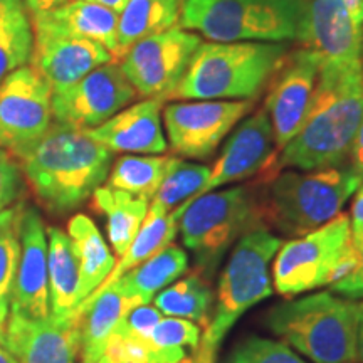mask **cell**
<instances>
[{
  "label": "cell",
  "mask_w": 363,
  "mask_h": 363,
  "mask_svg": "<svg viewBox=\"0 0 363 363\" xmlns=\"http://www.w3.org/2000/svg\"><path fill=\"white\" fill-rule=\"evenodd\" d=\"M363 121V61L321 62L301 128L281 150L271 177L286 169H331L348 160Z\"/></svg>",
  "instance_id": "6da1fadb"
},
{
  "label": "cell",
  "mask_w": 363,
  "mask_h": 363,
  "mask_svg": "<svg viewBox=\"0 0 363 363\" xmlns=\"http://www.w3.org/2000/svg\"><path fill=\"white\" fill-rule=\"evenodd\" d=\"M35 201L49 214L76 211L101 187L113 153L84 131L51 123L34 142L11 152Z\"/></svg>",
  "instance_id": "7a4b0ae2"
},
{
  "label": "cell",
  "mask_w": 363,
  "mask_h": 363,
  "mask_svg": "<svg viewBox=\"0 0 363 363\" xmlns=\"http://www.w3.org/2000/svg\"><path fill=\"white\" fill-rule=\"evenodd\" d=\"M363 179L348 167L310 172L281 170L262 182L259 214L264 229L289 238L310 234L342 214Z\"/></svg>",
  "instance_id": "3957f363"
},
{
  "label": "cell",
  "mask_w": 363,
  "mask_h": 363,
  "mask_svg": "<svg viewBox=\"0 0 363 363\" xmlns=\"http://www.w3.org/2000/svg\"><path fill=\"white\" fill-rule=\"evenodd\" d=\"M286 54L284 43H202L170 99H254Z\"/></svg>",
  "instance_id": "277c9868"
},
{
  "label": "cell",
  "mask_w": 363,
  "mask_h": 363,
  "mask_svg": "<svg viewBox=\"0 0 363 363\" xmlns=\"http://www.w3.org/2000/svg\"><path fill=\"white\" fill-rule=\"evenodd\" d=\"M271 333L313 363H357V303L323 291L272 306Z\"/></svg>",
  "instance_id": "5b68a950"
},
{
  "label": "cell",
  "mask_w": 363,
  "mask_h": 363,
  "mask_svg": "<svg viewBox=\"0 0 363 363\" xmlns=\"http://www.w3.org/2000/svg\"><path fill=\"white\" fill-rule=\"evenodd\" d=\"M308 0H184L180 24L214 43L299 40Z\"/></svg>",
  "instance_id": "8992f818"
},
{
  "label": "cell",
  "mask_w": 363,
  "mask_h": 363,
  "mask_svg": "<svg viewBox=\"0 0 363 363\" xmlns=\"http://www.w3.org/2000/svg\"><path fill=\"white\" fill-rule=\"evenodd\" d=\"M184 246L194 254L195 271L212 278L235 240L264 229L259 199L247 187L212 190L172 212Z\"/></svg>",
  "instance_id": "52a82bcc"
},
{
  "label": "cell",
  "mask_w": 363,
  "mask_h": 363,
  "mask_svg": "<svg viewBox=\"0 0 363 363\" xmlns=\"http://www.w3.org/2000/svg\"><path fill=\"white\" fill-rule=\"evenodd\" d=\"M283 244L267 229H256L238 240L222 269L211 325L197 350L217 357L222 342L238 320L257 303L272 296L271 262Z\"/></svg>",
  "instance_id": "ba28073f"
},
{
  "label": "cell",
  "mask_w": 363,
  "mask_h": 363,
  "mask_svg": "<svg viewBox=\"0 0 363 363\" xmlns=\"http://www.w3.org/2000/svg\"><path fill=\"white\" fill-rule=\"evenodd\" d=\"M352 246L350 217L340 214L310 234L281 244L274 256V289L286 298L331 284L340 257Z\"/></svg>",
  "instance_id": "9c48e42d"
},
{
  "label": "cell",
  "mask_w": 363,
  "mask_h": 363,
  "mask_svg": "<svg viewBox=\"0 0 363 363\" xmlns=\"http://www.w3.org/2000/svg\"><path fill=\"white\" fill-rule=\"evenodd\" d=\"M201 44L199 34L174 27L135 43L118 65L138 96L167 101Z\"/></svg>",
  "instance_id": "30bf717a"
},
{
  "label": "cell",
  "mask_w": 363,
  "mask_h": 363,
  "mask_svg": "<svg viewBox=\"0 0 363 363\" xmlns=\"http://www.w3.org/2000/svg\"><path fill=\"white\" fill-rule=\"evenodd\" d=\"M138 96L118 62H108L67 88L52 91L54 123L91 130L115 116Z\"/></svg>",
  "instance_id": "8fae6325"
},
{
  "label": "cell",
  "mask_w": 363,
  "mask_h": 363,
  "mask_svg": "<svg viewBox=\"0 0 363 363\" xmlns=\"http://www.w3.org/2000/svg\"><path fill=\"white\" fill-rule=\"evenodd\" d=\"M252 106L254 99L169 104L163 110V120L172 152L180 157L206 160Z\"/></svg>",
  "instance_id": "7c38bea8"
},
{
  "label": "cell",
  "mask_w": 363,
  "mask_h": 363,
  "mask_svg": "<svg viewBox=\"0 0 363 363\" xmlns=\"http://www.w3.org/2000/svg\"><path fill=\"white\" fill-rule=\"evenodd\" d=\"M52 88L33 66L0 83V148L13 150L38 140L52 123Z\"/></svg>",
  "instance_id": "4fadbf2b"
},
{
  "label": "cell",
  "mask_w": 363,
  "mask_h": 363,
  "mask_svg": "<svg viewBox=\"0 0 363 363\" xmlns=\"http://www.w3.org/2000/svg\"><path fill=\"white\" fill-rule=\"evenodd\" d=\"M321 57L303 48L286 54L267 86L264 110L269 116L278 153L301 128L315 93Z\"/></svg>",
  "instance_id": "5bb4252c"
},
{
  "label": "cell",
  "mask_w": 363,
  "mask_h": 363,
  "mask_svg": "<svg viewBox=\"0 0 363 363\" xmlns=\"http://www.w3.org/2000/svg\"><path fill=\"white\" fill-rule=\"evenodd\" d=\"M278 157L274 133L264 108L239 125L234 135L227 140L219 160L211 170L207 184L199 197L212 190L257 177V184L271 179V169Z\"/></svg>",
  "instance_id": "9a60e30c"
},
{
  "label": "cell",
  "mask_w": 363,
  "mask_h": 363,
  "mask_svg": "<svg viewBox=\"0 0 363 363\" xmlns=\"http://www.w3.org/2000/svg\"><path fill=\"white\" fill-rule=\"evenodd\" d=\"M79 315L43 320L11 313L0 330V343L19 363H76L79 357Z\"/></svg>",
  "instance_id": "2e32d148"
},
{
  "label": "cell",
  "mask_w": 363,
  "mask_h": 363,
  "mask_svg": "<svg viewBox=\"0 0 363 363\" xmlns=\"http://www.w3.org/2000/svg\"><path fill=\"white\" fill-rule=\"evenodd\" d=\"M16 315L43 320L49 311L48 238L44 222L34 207H26L21 224V257L11 299Z\"/></svg>",
  "instance_id": "e0dca14e"
},
{
  "label": "cell",
  "mask_w": 363,
  "mask_h": 363,
  "mask_svg": "<svg viewBox=\"0 0 363 363\" xmlns=\"http://www.w3.org/2000/svg\"><path fill=\"white\" fill-rule=\"evenodd\" d=\"M115 62L103 44L67 35L34 33L30 66L51 84L52 91L78 83L96 67Z\"/></svg>",
  "instance_id": "ac0fdd59"
},
{
  "label": "cell",
  "mask_w": 363,
  "mask_h": 363,
  "mask_svg": "<svg viewBox=\"0 0 363 363\" xmlns=\"http://www.w3.org/2000/svg\"><path fill=\"white\" fill-rule=\"evenodd\" d=\"M299 43L321 62L362 61L363 29L338 0H308L306 22Z\"/></svg>",
  "instance_id": "d6986e66"
},
{
  "label": "cell",
  "mask_w": 363,
  "mask_h": 363,
  "mask_svg": "<svg viewBox=\"0 0 363 363\" xmlns=\"http://www.w3.org/2000/svg\"><path fill=\"white\" fill-rule=\"evenodd\" d=\"M162 99L147 98L118 111L96 128L84 130V133L111 153L158 155L167 150L162 130Z\"/></svg>",
  "instance_id": "ffe728a7"
},
{
  "label": "cell",
  "mask_w": 363,
  "mask_h": 363,
  "mask_svg": "<svg viewBox=\"0 0 363 363\" xmlns=\"http://www.w3.org/2000/svg\"><path fill=\"white\" fill-rule=\"evenodd\" d=\"M30 24L34 33L94 40L103 44L113 57H116L118 13L111 9L84 0H67L52 11L30 17Z\"/></svg>",
  "instance_id": "44dd1931"
},
{
  "label": "cell",
  "mask_w": 363,
  "mask_h": 363,
  "mask_svg": "<svg viewBox=\"0 0 363 363\" xmlns=\"http://www.w3.org/2000/svg\"><path fill=\"white\" fill-rule=\"evenodd\" d=\"M140 306L135 298H130L110 284L103 291L91 294L78 306L79 318V360L81 363H98L108 340L115 333L123 318Z\"/></svg>",
  "instance_id": "7402d4cb"
},
{
  "label": "cell",
  "mask_w": 363,
  "mask_h": 363,
  "mask_svg": "<svg viewBox=\"0 0 363 363\" xmlns=\"http://www.w3.org/2000/svg\"><path fill=\"white\" fill-rule=\"evenodd\" d=\"M49 311L52 316L74 315L81 305V274L74 244L59 227H48Z\"/></svg>",
  "instance_id": "603a6c76"
},
{
  "label": "cell",
  "mask_w": 363,
  "mask_h": 363,
  "mask_svg": "<svg viewBox=\"0 0 363 363\" xmlns=\"http://www.w3.org/2000/svg\"><path fill=\"white\" fill-rule=\"evenodd\" d=\"M182 4L184 0H128L118 16L115 61L120 62L138 40L174 29L180 22Z\"/></svg>",
  "instance_id": "cb8c5ba5"
},
{
  "label": "cell",
  "mask_w": 363,
  "mask_h": 363,
  "mask_svg": "<svg viewBox=\"0 0 363 363\" xmlns=\"http://www.w3.org/2000/svg\"><path fill=\"white\" fill-rule=\"evenodd\" d=\"M67 235L74 244L81 274V303L104 283L116 261L101 233L84 214H76L67 222Z\"/></svg>",
  "instance_id": "d4e9b609"
},
{
  "label": "cell",
  "mask_w": 363,
  "mask_h": 363,
  "mask_svg": "<svg viewBox=\"0 0 363 363\" xmlns=\"http://www.w3.org/2000/svg\"><path fill=\"white\" fill-rule=\"evenodd\" d=\"M187 267V252L177 244H170L143 264L116 279L115 284L130 298H135L140 305H150L152 299L170 283L179 279Z\"/></svg>",
  "instance_id": "484cf974"
},
{
  "label": "cell",
  "mask_w": 363,
  "mask_h": 363,
  "mask_svg": "<svg viewBox=\"0 0 363 363\" xmlns=\"http://www.w3.org/2000/svg\"><path fill=\"white\" fill-rule=\"evenodd\" d=\"M91 206L98 214L106 217L108 238L116 256H123L133 242L148 212V202L143 199L115 190L99 187L91 195Z\"/></svg>",
  "instance_id": "4316f807"
},
{
  "label": "cell",
  "mask_w": 363,
  "mask_h": 363,
  "mask_svg": "<svg viewBox=\"0 0 363 363\" xmlns=\"http://www.w3.org/2000/svg\"><path fill=\"white\" fill-rule=\"evenodd\" d=\"M177 233H179V222L175 220L174 214L152 203L148 207L147 217H145L142 227L136 233L128 251L120 257V262L115 264L113 271L108 274V278L104 279V283L91 294L103 291L104 288L115 283L116 279H120L126 272L143 264L150 257H153L165 247H169L170 244H174Z\"/></svg>",
  "instance_id": "83f0119b"
},
{
  "label": "cell",
  "mask_w": 363,
  "mask_h": 363,
  "mask_svg": "<svg viewBox=\"0 0 363 363\" xmlns=\"http://www.w3.org/2000/svg\"><path fill=\"white\" fill-rule=\"evenodd\" d=\"M163 316L184 318L207 328L214 315V293L206 276L192 271L175 284L167 286L153 298Z\"/></svg>",
  "instance_id": "f1b7e54d"
},
{
  "label": "cell",
  "mask_w": 363,
  "mask_h": 363,
  "mask_svg": "<svg viewBox=\"0 0 363 363\" xmlns=\"http://www.w3.org/2000/svg\"><path fill=\"white\" fill-rule=\"evenodd\" d=\"M169 162L170 157L153 155H125L118 158L106 179V187L150 202L160 187Z\"/></svg>",
  "instance_id": "f546056e"
},
{
  "label": "cell",
  "mask_w": 363,
  "mask_h": 363,
  "mask_svg": "<svg viewBox=\"0 0 363 363\" xmlns=\"http://www.w3.org/2000/svg\"><path fill=\"white\" fill-rule=\"evenodd\" d=\"M211 167L207 165L170 157L165 177H163L155 197L152 199V203L167 212L187 207L190 202L199 197L211 177Z\"/></svg>",
  "instance_id": "4dcf8cb0"
},
{
  "label": "cell",
  "mask_w": 363,
  "mask_h": 363,
  "mask_svg": "<svg viewBox=\"0 0 363 363\" xmlns=\"http://www.w3.org/2000/svg\"><path fill=\"white\" fill-rule=\"evenodd\" d=\"M26 206L13 203L0 212V330L7 323L21 257V224Z\"/></svg>",
  "instance_id": "1f68e13d"
},
{
  "label": "cell",
  "mask_w": 363,
  "mask_h": 363,
  "mask_svg": "<svg viewBox=\"0 0 363 363\" xmlns=\"http://www.w3.org/2000/svg\"><path fill=\"white\" fill-rule=\"evenodd\" d=\"M34 30L26 7L0 11V83L30 62Z\"/></svg>",
  "instance_id": "d6a6232c"
},
{
  "label": "cell",
  "mask_w": 363,
  "mask_h": 363,
  "mask_svg": "<svg viewBox=\"0 0 363 363\" xmlns=\"http://www.w3.org/2000/svg\"><path fill=\"white\" fill-rule=\"evenodd\" d=\"M222 363H306L293 348L278 340L249 337L239 342Z\"/></svg>",
  "instance_id": "836d02e7"
},
{
  "label": "cell",
  "mask_w": 363,
  "mask_h": 363,
  "mask_svg": "<svg viewBox=\"0 0 363 363\" xmlns=\"http://www.w3.org/2000/svg\"><path fill=\"white\" fill-rule=\"evenodd\" d=\"M22 192V172L9 150L0 148V212L11 207Z\"/></svg>",
  "instance_id": "e575fe53"
},
{
  "label": "cell",
  "mask_w": 363,
  "mask_h": 363,
  "mask_svg": "<svg viewBox=\"0 0 363 363\" xmlns=\"http://www.w3.org/2000/svg\"><path fill=\"white\" fill-rule=\"evenodd\" d=\"M162 318L163 315L155 306L140 305L133 308V310L123 318V321L116 326L115 331H123V333H130L138 338L147 340Z\"/></svg>",
  "instance_id": "d590c367"
},
{
  "label": "cell",
  "mask_w": 363,
  "mask_h": 363,
  "mask_svg": "<svg viewBox=\"0 0 363 363\" xmlns=\"http://www.w3.org/2000/svg\"><path fill=\"white\" fill-rule=\"evenodd\" d=\"M358 251V262L350 274L345 276L343 279L337 281V283L330 284L331 293L338 294L345 299H363V240L358 244H353Z\"/></svg>",
  "instance_id": "8d00e7d4"
},
{
  "label": "cell",
  "mask_w": 363,
  "mask_h": 363,
  "mask_svg": "<svg viewBox=\"0 0 363 363\" xmlns=\"http://www.w3.org/2000/svg\"><path fill=\"white\" fill-rule=\"evenodd\" d=\"M350 229H352V242L358 244L363 240V184L355 192V199L352 203V217H350Z\"/></svg>",
  "instance_id": "74e56055"
},
{
  "label": "cell",
  "mask_w": 363,
  "mask_h": 363,
  "mask_svg": "<svg viewBox=\"0 0 363 363\" xmlns=\"http://www.w3.org/2000/svg\"><path fill=\"white\" fill-rule=\"evenodd\" d=\"M348 160H350V167L357 172L358 175L363 179V121L358 128L355 140H353L350 155H348Z\"/></svg>",
  "instance_id": "f35d334b"
},
{
  "label": "cell",
  "mask_w": 363,
  "mask_h": 363,
  "mask_svg": "<svg viewBox=\"0 0 363 363\" xmlns=\"http://www.w3.org/2000/svg\"><path fill=\"white\" fill-rule=\"evenodd\" d=\"M27 12H29V17L39 16V13H44L48 11H52L62 4H66L67 0H24Z\"/></svg>",
  "instance_id": "ab89813d"
},
{
  "label": "cell",
  "mask_w": 363,
  "mask_h": 363,
  "mask_svg": "<svg viewBox=\"0 0 363 363\" xmlns=\"http://www.w3.org/2000/svg\"><path fill=\"white\" fill-rule=\"evenodd\" d=\"M350 13L352 21L363 29V0H338Z\"/></svg>",
  "instance_id": "60d3db41"
},
{
  "label": "cell",
  "mask_w": 363,
  "mask_h": 363,
  "mask_svg": "<svg viewBox=\"0 0 363 363\" xmlns=\"http://www.w3.org/2000/svg\"><path fill=\"white\" fill-rule=\"evenodd\" d=\"M357 362L363 363V301L357 303Z\"/></svg>",
  "instance_id": "b9f144b4"
},
{
  "label": "cell",
  "mask_w": 363,
  "mask_h": 363,
  "mask_svg": "<svg viewBox=\"0 0 363 363\" xmlns=\"http://www.w3.org/2000/svg\"><path fill=\"white\" fill-rule=\"evenodd\" d=\"M84 2H91V4H98V6H103L106 9H111L113 12L120 13L123 11L128 0H84Z\"/></svg>",
  "instance_id": "7bdbcfd3"
},
{
  "label": "cell",
  "mask_w": 363,
  "mask_h": 363,
  "mask_svg": "<svg viewBox=\"0 0 363 363\" xmlns=\"http://www.w3.org/2000/svg\"><path fill=\"white\" fill-rule=\"evenodd\" d=\"M19 7H26L24 0H0V11H9V9H19Z\"/></svg>",
  "instance_id": "ee69618b"
},
{
  "label": "cell",
  "mask_w": 363,
  "mask_h": 363,
  "mask_svg": "<svg viewBox=\"0 0 363 363\" xmlns=\"http://www.w3.org/2000/svg\"><path fill=\"white\" fill-rule=\"evenodd\" d=\"M194 363H216L217 357H212V355H207V353H202L199 350L194 352Z\"/></svg>",
  "instance_id": "f6af8a7d"
},
{
  "label": "cell",
  "mask_w": 363,
  "mask_h": 363,
  "mask_svg": "<svg viewBox=\"0 0 363 363\" xmlns=\"http://www.w3.org/2000/svg\"><path fill=\"white\" fill-rule=\"evenodd\" d=\"M0 363H19V360L2 343H0Z\"/></svg>",
  "instance_id": "bcb514c9"
},
{
  "label": "cell",
  "mask_w": 363,
  "mask_h": 363,
  "mask_svg": "<svg viewBox=\"0 0 363 363\" xmlns=\"http://www.w3.org/2000/svg\"><path fill=\"white\" fill-rule=\"evenodd\" d=\"M362 61H363V45H362Z\"/></svg>",
  "instance_id": "7dc6e473"
}]
</instances>
